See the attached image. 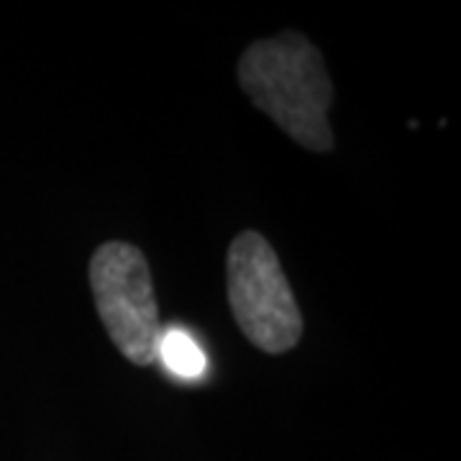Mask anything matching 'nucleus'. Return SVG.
<instances>
[{
	"instance_id": "obj_1",
	"label": "nucleus",
	"mask_w": 461,
	"mask_h": 461,
	"mask_svg": "<svg viewBox=\"0 0 461 461\" xmlns=\"http://www.w3.org/2000/svg\"><path fill=\"white\" fill-rule=\"evenodd\" d=\"M239 83L251 103L300 147L333 149V85L321 51L305 36L282 32L251 44L239 62Z\"/></svg>"
},
{
	"instance_id": "obj_2",
	"label": "nucleus",
	"mask_w": 461,
	"mask_h": 461,
	"mask_svg": "<svg viewBox=\"0 0 461 461\" xmlns=\"http://www.w3.org/2000/svg\"><path fill=\"white\" fill-rule=\"evenodd\" d=\"M229 303L241 333L267 354H285L303 336V315L272 244L257 230L233 239L226 262Z\"/></svg>"
},
{
	"instance_id": "obj_3",
	"label": "nucleus",
	"mask_w": 461,
	"mask_h": 461,
	"mask_svg": "<svg viewBox=\"0 0 461 461\" xmlns=\"http://www.w3.org/2000/svg\"><path fill=\"white\" fill-rule=\"evenodd\" d=\"M90 285L115 348L139 366L157 362L162 323L147 257L131 244L108 241L93 254Z\"/></svg>"
},
{
	"instance_id": "obj_4",
	"label": "nucleus",
	"mask_w": 461,
	"mask_h": 461,
	"mask_svg": "<svg viewBox=\"0 0 461 461\" xmlns=\"http://www.w3.org/2000/svg\"><path fill=\"white\" fill-rule=\"evenodd\" d=\"M157 359L165 364L167 372L180 379H200L208 372L205 351L182 329H162L157 344Z\"/></svg>"
}]
</instances>
